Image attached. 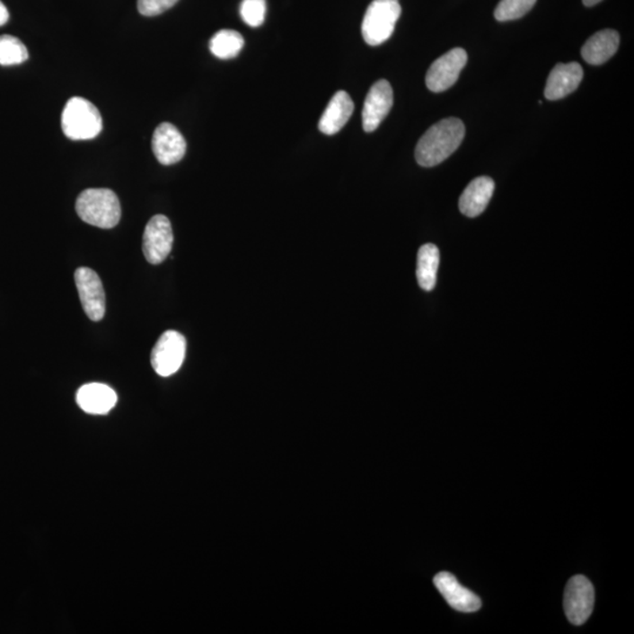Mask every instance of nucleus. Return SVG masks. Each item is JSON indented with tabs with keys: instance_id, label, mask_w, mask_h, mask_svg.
Wrapping results in <instances>:
<instances>
[{
	"instance_id": "obj_19",
	"label": "nucleus",
	"mask_w": 634,
	"mask_h": 634,
	"mask_svg": "<svg viewBox=\"0 0 634 634\" xmlns=\"http://www.w3.org/2000/svg\"><path fill=\"white\" fill-rule=\"evenodd\" d=\"M244 40L238 31L221 30L214 34L209 41V49L216 58L228 60L235 58L242 52Z\"/></svg>"
},
{
	"instance_id": "obj_7",
	"label": "nucleus",
	"mask_w": 634,
	"mask_h": 634,
	"mask_svg": "<svg viewBox=\"0 0 634 634\" xmlns=\"http://www.w3.org/2000/svg\"><path fill=\"white\" fill-rule=\"evenodd\" d=\"M468 61L463 48H453L431 65L426 76L427 89L435 93L449 90L457 82Z\"/></svg>"
},
{
	"instance_id": "obj_4",
	"label": "nucleus",
	"mask_w": 634,
	"mask_h": 634,
	"mask_svg": "<svg viewBox=\"0 0 634 634\" xmlns=\"http://www.w3.org/2000/svg\"><path fill=\"white\" fill-rule=\"evenodd\" d=\"M401 5L399 0H374L370 4L362 22V36L365 43L377 46L392 37L399 21Z\"/></svg>"
},
{
	"instance_id": "obj_23",
	"label": "nucleus",
	"mask_w": 634,
	"mask_h": 634,
	"mask_svg": "<svg viewBox=\"0 0 634 634\" xmlns=\"http://www.w3.org/2000/svg\"><path fill=\"white\" fill-rule=\"evenodd\" d=\"M179 0H137V10L146 17H154L173 7Z\"/></svg>"
},
{
	"instance_id": "obj_1",
	"label": "nucleus",
	"mask_w": 634,
	"mask_h": 634,
	"mask_svg": "<svg viewBox=\"0 0 634 634\" xmlns=\"http://www.w3.org/2000/svg\"><path fill=\"white\" fill-rule=\"evenodd\" d=\"M465 136L463 121L446 118L431 126L416 146L415 158L418 165L434 167L448 159L461 146Z\"/></svg>"
},
{
	"instance_id": "obj_14",
	"label": "nucleus",
	"mask_w": 634,
	"mask_h": 634,
	"mask_svg": "<svg viewBox=\"0 0 634 634\" xmlns=\"http://www.w3.org/2000/svg\"><path fill=\"white\" fill-rule=\"evenodd\" d=\"M118 401L117 392L109 385L89 383L83 385L76 393V403L87 414H109Z\"/></svg>"
},
{
	"instance_id": "obj_6",
	"label": "nucleus",
	"mask_w": 634,
	"mask_h": 634,
	"mask_svg": "<svg viewBox=\"0 0 634 634\" xmlns=\"http://www.w3.org/2000/svg\"><path fill=\"white\" fill-rule=\"evenodd\" d=\"M594 606V589L590 580L584 576L572 577L564 594V610L568 621L576 626L586 624Z\"/></svg>"
},
{
	"instance_id": "obj_25",
	"label": "nucleus",
	"mask_w": 634,
	"mask_h": 634,
	"mask_svg": "<svg viewBox=\"0 0 634 634\" xmlns=\"http://www.w3.org/2000/svg\"><path fill=\"white\" fill-rule=\"evenodd\" d=\"M601 2L602 0H583L584 5L587 7L597 5V4Z\"/></svg>"
},
{
	"instance_id": "obj_13",
	"label": "nucleus",
	"mask_w": 634,
	"mask_h": 634,
	"mask_svg": "<svg viewBox=\"0 0 634 634\" xmlns=\"http://www.w3.org/2000/svg\"><path fill=\"white\" fill-rule=\"evenodd\" d=\"M584 72L578 63L559 64L553 67L545 86L548 101H559L578 89Z\"/></svg>"
},
{
	"instance_id": "obj_10",
	"label": "nucleus",
	"mask_w": 634,
	"mask_h": 634,
	"mask_svg": "<svg viewBox=\"0 0 634 634\" xmlns=\"http://www.w3.org/2000/svg\"><path fill=\"white\" fill-rule=\"evenodd\" d=\"M392 105L393 92L391 84L385 79L378 80L366 94L362 110L363 129L368 133L376 131L391 112Z\"/></svg>"
},
{
	"instance_id": "obj_5",
	"label": "nucleus",
	"mask_w": 634,
	"mask_h": 634,
	"mask_svg": "<svg viewBox=\"0 0 634 634\" xmlns=\"http://www.w3.org/2000/svg\"><path fill=\"white\" fill-rule=\"evenodd\" d=\"M186 357V339L181 332L168 330L153 348L151 363L154 372L168 377L181 368Z\"/></svg>"
},
{
	"instance_id": "obj_21",
	"label": "nucleus",
	"mask_w": 634,
	"mask_h": 634,
	"mask_svg": "<svg viewBox=\"0 0 634 634\" xmlns=\"http://www.w3.org/2000/svg\"><path fill=\"white\" fill-rule=\"evenodd\" d=\"M537 0H500L495 10L498 22H510L524 17L530 13Z\"/></svg>"
},
{
	"instance_id": "obj_15",
	"label": "nucleus",
	"mask_w": 634,
	"mask_h": 634,
	"mask_svg": "<svg viewBox=\"0 0 634 634\" xmlns=\"http://www.w3.org/2000/svg\"><path fill=\"white\" fill-rule=\"evenodd\" d=\"M354 112V102L345 91H339L331 98L327 109L319 121V129L323 135L334 136L341 131L351 114Z\"/></svg>"
},
{
	"instance_id": "obj_3",
	"label": "nucleus",
	"mask_w": 634,
	"mask_h": 634,
	"mask_svg": "<svg viewBox=\"0 0 634 634\" xmlns=\"http://www.w3.org/2000/svg\"><path fill=\"white\" fill-rule=\"evenodd\" d=\"M61 128L71 140H90L101 135L102 118L97 107L80 97L71 98L61 114Z\"/></svg>"
},
{
	"instance_id": "obj_17",
	"label": "nucleus",
	"mask_w": 634,
	"mask_h": 634,
	"mask_svg": "<svg viewBox=\"0 0 634 634\" xmlns=\"http://www.w3.org/2000/svg\"><path fill=\"white\" fill-rule=\"evenodd\" d=\"M621 38L617 31L603 30L587 40L582 48V57L587 64L602 65L616 55Z\"/></svg>"
},
{
	"instance_id": "obj_20",
	"label": "nucleus",
	"mask_w": 634,
	"mask_h": 634,
	"mask_svg": "<svg viewBox=\"0 0 634 634\" xmlns=\"http://www.w3.org/2000/svg\"><path fill=\"white\" fill-rule=\"evenodd\" d=\"M29 59V51L26 46L18 38L13 36H0V65L2 66H13L24 63Z\"/></svg>"
},
{
	"instance_id": "obj_22",
	"label": "nucleus",
	"mask_w": 634,
	"mask_h": 634,
	"mask_svg": "<svg viewBox=\"0 0 634 634\" xmlns=\"http://www.w3.org/2000/svg\"><path fill=\"white\" fill-rule=\"evenodd\" d=\"M266 0H242L240 14L243 22L251 28H259L265 22Z\"/></svg>"
},
{
	"instance_id": "obj_8",
	"label": "nucleus",
	"mask_w": 634,
	"mask_h": 634,
	"mask_svg": "<svg viewBox=\"0 0 634 634\" xmlns=\"http://www.w3.org/2000/svg\"><path fill=\"white\" fill-rule=\"evenodd\" d=\"M75 281L86 315L94 322L102 320L106 312V296L99 275L83 267L75 270Z\"/></svg>"
},
{
	"instance_id": "obj_18",
	"label": "nucleus",
	"mask_w": 634,
	"mask_h": 634,
	"mask_svg": "<svg viewBox=\"0 0 634 634\" xmlns=\"http://www.w3.org/2000/svg\"><path fill=\"white\" fill-rule=\"evenodd\" d=\"M439 266V251L433 243L424 244L419 248L418 255V281L419 287L427 292L435 288L437 282Z\"/></svg>"
},
{
	"instance_id": "obj_16",
	"label": "nucleus",
	"mask_w": 634,
	"mask_h": 634,
	"mask_svg": "<svg viewBox=\"0 0 634 634\" xmlns=\"http://www.w3.org/2000/svg\"><path fill=\"white\" fill-rule=\"evenodd\" d=\"M495 190V182L491 178L480 177L469 183L460 198V211L465 216H480L488 207Z\"/></svg>"
},
{
	"instance_id": "obj_9",
	"label": "nucleus",
	"mask_w": 634,
	"mask_h": 634,
	"mask_svg": "<svg viewBox=\"0 0 634 634\" xmlns=\"http://www.w3.org/2000/svg\"><path fill=\"white\" fill-rule=\"evenodd\" d=\"M174 236L171 221L165 216H155L147 224L144 233L145 258L152 265L165 261L173 247Z\"/></svg>"
},
{
	"instance_id": "obj_24",
	"label": "nucleus",
	"mask_w": 634,
	"mask_h": 634,
	"mask_svg": "<svg viewBox=\"0 0 634 634\" xmlns=\"http://www.w3.org/2000/svg\"><path fill=\"white\" fill-rule=\"evenodd\" d=\"M10 13L7 11L6 6L4 5L2 0H0V26L5 25L9 22Z\"/></svg>"
},
{
	"instance_id": "obj_11",
	"label": "nucleus",
	"mask_w": 634,
	"mask_h": 634,
	"mask_svg": "<svg viewBox=\"0 0 634 634\" xmlns=\"http://www.w3.org/2000/svg\"><path fill=\"white\" fill-rule=\"evenodd\" d=\"M153 153L162 165H174L186 154L185 137L174 125L163 122L155 128L152 140Z\"/></svg>"
},
{
	"instance_id": "obj_2",
	"label": "nucleus",
	"mask_w": 634,
	"mask_h": 634,
	"mask_svg": "<svg viewBox=\"0 0 634 634\" xmlns=\"http://www.w3.org/2000/svg\"><path fill=\"white\" fill-rule=\"evenodd\" d=\"M75 211L86 224L102 229L116 227L121 217L119 198L107 189L84 190L76 198Z\"/></svg>"
},
{
	"instance_id": "obj_12",
	"label": "nucleus",
	"mask_w": 634,
	"mask_h": 634,
	"mask_svg": "<svg viewBox=\"0 0 634 634\" xmlns=\"http://www.w3.org/2000/svg\"><path fill=\"white\" fill-rule=\"evenodd\" d=\"M435 586L453 610L460 612H476L482 606L479 595L462 586L450 572H439L434 578Z\"/></svg>"
}]
</instances>
